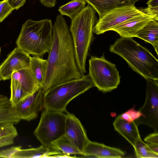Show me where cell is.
I'll return each instance as SVG.
<instances>
[{"mask_svg":"<svg viewBox=\"0 0 158 158\" xmlns=\"http://www.w3.org/2000/svg\"><path fill=\"white\" fill-rule=\"evenodd\" d=\"M44 94L42 88L40 87L13 107L20 120L30 121L37 118L43 107Z\"/></svg>","mask_w":158,"mask_h":158,"instance_id":"10","label":"cell"},{"mask_svg":"<svg viewBox=\"0 0 158 158\" xmlns=\"http://www.w3.org/2000/svg\"><path fill=\"white\" fill-rule=\"evenodd\" d=\"M144 140L149 143L158 144V132H154L149 135L145 138Z\"/></svg>","mask_w":158,"mask_h":158,"instance_id":"32","label":"cell"},{"mask_svg":"<svg viewBox=\"0 0 158 158\" xmlns=\"http://www.w3.org/2000/svg\"><path fill=\"white\" fill-rule=\"evenodd\" d=\"M12 123L0 124V148L13 144L18 135L17 129Z\"/></svg>","mask_w":158,"mask_h":158,"instance_id":"21","label":"cell"},{"mask_svg":"<svg viewBox=\"0 0 158 158\" xmlns=\"http://www.w3.org/2000/svg\"><path fill=\"white\" fill-rule=\"evenodd\" d=\"M14 10L9 4L7 0L0 1V23Z\"/></svg>","mask_w":158,"mask_h":158,"instance_id":"28","label":"cell"},{"mask_svg":"<svg viewBox=\"0 0 158 158\" xmlns=\"http://www.w3.org/2000/svg\"><path fill=\"white\" fill-rule=\"evenodd\" d=\"M144 14L131 3L115 8L99 19L95 24L94 32L102 34L132 18Z\"/></svg>","mask_w":158,"mask_h":158,"instance_id":"9","label":"cell"},{"mask_svg":"<svg viewBox=\"0 0 158 158\" xmlns=\"http://www.w3.org/2000/svg\"><path fill=\"white\" fill-rule=\"evenodd\" d=\"M85 0H72L60 6L58 11L62 15H66L73 20L85 7Z\"/></svg>","mask_w":158,"mask_h":158,"instance_id":"22","label":"cell"},{"mask_svg":"<svg viewBox=\"0 0 158 158\" xmlns=\"http://www.w3.org/2000/svg\"><path fill=\"white\" fill-rule=\"evenodd\" d=\"M52 27L50 19L39 21L28 19L22 25L16 42L17 47L29 55L42 57L50 51Z\"/></svg>","mask_w":158,"mask_h":158,"instance_id":"4","label":"cell"},{"mask_svg":"<svg viewBox=\"0 0 158 158\" xmlns=\"http://www.w3.org/2000/svg\"><path fill=\"white\" fill-rule=\"evenodd\" d=\"M31 56L19 48H15L0 65V73L3 80L11 78L14 71L30 68Z\"/></svg>","mask_w":158,"mask_h":158,"instance_id":"11","label":"cell"},{"mask_svg":"<svg viewBox=\"0 0 158 158\" xmlns=\"http://www.w3.org/2000/svg\"><path fill=\"white\" fill-rule=\"evenodd\" d=\"M3 80V79L1 76V74H0V81H1Z\"/></svg>","mask_w":158,"mask_h":158,"instance_id":"37","label":"cell"},{"mask_svg":"<svg viewBox=\"0 0 158 158\" xmlns=\"http://www.w3.org/2000/svg\"><path fill=\"white\" fill-rule=\"evenodd\" d=\"M0 52H1V48L0 47Z\"/></svg>","mask_w":158,"mask_h":158,"instance_id":"38","label":"cell"},{"mask_svg":"<svg viewBox=\"0 0 158 158\" xmlns=\"http://www.w3.org/2000/svg\"><path fill=\"white\" fill-rule=\"evenodd\" d=\"M85 0L98 13L99 19L115 8L131 3L130 0Z\"/></svg>","mask_w":158,"mask_h":158,"instance_id":"18","label":"cell"},{"mask_svg":"<svg viewBox=\"0 0 158 158\" xmlns=\"http://www.w3.org/2000/svg\"><path fill=\"white\" fill-rule=\"evenodd\" d=\"M21 148L20 146H13L0 151V158H11L13 154Z\"/></svg>","mask_w":158,"mask_h":158,"instance_id":"30","label":"cell"},{"mask_svg":"<svg viewBox=\"0 0 158 158\" xmlns=\"http://www.w3.org/2000/svg\"><path fill=\"white\" fill-rule=\"evenodd\" d=\"M89 62V75L95 87L104 93L117 87L120 76L114 64L106 60L104 55L92 56Z\"/></svg>","mask_w":158,"mask_h":158,"instance_id":"6","label":"cell"},{"mask_svg":"<svg viewBox=\"0 0 158 158\" xmlns=\"http://www.w3.org/2000/svg\"><path fill=\"white\" fill-rule=\"evenodd\" d=\"M47 61L44 93L56 85L82 76L76 64L69 27L61 15L56 16L53 26L52 42Z\"/></svg>","mask_w":158,"mask_h":158,"instance_id":"1","label":"cell"},{"mask_svg":"<svg viewBox=\"0 0 158 158\" xmlns=\"http://www.w3.org/2000/svg\"><path fill=\"white\" fill-rule=\"evenodd\" d=\"M109 50L122 57L134 71L145 79L158 80L157 59L132 38L117 39L110 45Z\"/></svg>","mask_w":158,"mask_h":158,"instance_id":"2","label":"cell"},{"mask_svg":"<svg viewBox=\"0 0 158 158\" xmlns=\"http://www.w3.org/2000/svg\"><path fill=\"white\" fill-rule=\"evenodd\" d=\"M96 12L88 5L71 20L69 29L73 42L76 64L82 75L86 72V60L93 38L94 28L98 20Z\"/></svg>","mask_w":158,"mask_h":158,"instance_id":"3","label":"cell"},{"mask_svg":"<svg viewBox=\"0 0 158 158\" xmlns=\"http://www.w3.org/2000/svg\"><path fill=\"white\" fill-rule=\"evenodd\" d=\"M151 44L158 55V21L151 20L140 30L135 35Z\"/></svg>","mask_w":158,"mask_h":158,"instance_id":"17","label":"cell"},{"mask_svg":"<svg viewBox=\"0 0 158 158\" xmlns=\"http://www.w3.org/2000/svg\"><path fill=\"white\" fill-rule=\"evenodd\" d=\"M20 121L11 106L9 99L0 94V124L12 123L16 124Z\"/></svg>","mask_w":158,"mask_h":158,"instance_id":"19","label":"cell"},{"mask_svg":"<svg viewBox=\"0 0 158 158\" xmlns=\"http://www.w3.org/2000/svg\"><path fill=\"white\" fill-rule=\"evenodd\" d=\"M140 0H131V3L132 4L134 5L135 3L138 1Z\"/></svg>","mask_w":158,"mask_h":158,"instance_id":"36","label":"cell"},{"mask_svg":"<svg viewBox=\"0 0 158 158\" xmlns=\"http://www.w3.org/2000/svg\"><path fill=\"white\" fill-rule=\"evenodd\" d=\"M50 151V148L42 145L37 148H21L13 154L11 158L43 157L53 153Z\"/></svg>","mask_w":158,"mask_h":158,"instance_id":"23","label":"cell"},{"mask_svg":"<svg viewBox=\"0 0 158 158\" xmlns=\"http://www.w3.org/2000/svg\"><path fill=\"white\" fill-rule=\"evenodd\" d=\"M26 0H7L11 7L14 9L17 10L23 6Z\"/></svg>","mask_w":158,"mask_h":158,"instance_id":"31","label":"cell"},{"mask_svg":"<svg viewBox=\"0 0 158 158\" xmlns=\"http://www.w3.org/2000/svg\"><path fill=\"white\" fill-rule=\"evenodd\" d=\"M133 147L137 158H158V154L153 152L148 144L145 143L142 140L140 136L137 139Z\"/></svg>","mask_w":158,"mask_h":158,"instance_id":"26","label":"cell"},{"mask_svg":"<svg viewBox=\"0 0 158 158\" xmlns=\"http://www.w3.org/2000/svg\"><path fill=\"white\" fill-rule=\"evenodd\" d=\"M125 153L119 149L89 140L83 152L85 156L97 158H122Z\"/></svg>","mask_w":158,"mask_h":158,"instance_id":"14","label":"cell"},{"mask_svg":"<svg viewBox=\"0 0 158 158\" xmlns=\"http://www.w3.org/2000/svg\"><path fill=\"white\" fill-rule=\"evenodd\" d=\"M139 9L145 15L152 17L154 20L158 21V6H148Z\"/></svg>","mask_w":158,"mask_h":158,"instance_id":"29","label":"cell"},{"mask_svg":"<svg viewBox=\"0 0 158 158\" xmlns=\"http://www.w3.org/2000/svg\"><path fill=\"white\" fill-rule=\"evenodd\" d=\"M52 148L62 151L67 155L81 154L82 153L64 135L53 143Z\"/></svg>","mask_w":158,"mask_h":158,"instance_id":"24","label":"cell"},{"mask_svg":"<svg viewBox=\"0 0 158 158\" xmlns=\"http://www.w3.org/2000/svg\"><path fill=\"white\" fill-rule=\"evenodd\" d=\"M153 18L145 14L130 18L112 29L121 37L133 38Z\"/></svg>","mask_w":158,"mask_h":158,"instance_id":"13","label":"cell"},{"mask_svg":"<svg viewBox=\"0 0 158 158\" xmlns=\"http://www.w3.org/2000/svg\"><path fill=\"white\" fill-rule=\"evenodd\" d=\"M148 145L153 152L158 154V144L149 143Z\"/></svg>","mask_w":158,"mask_h":158,"instance_id":"34","label":"cell"},{"mask_svg":"<svg viewBox=\"0 0 158 158\" xmlns=\"http://www.w3.org/2000/svg\"><path fill=\"white\" fill-rule=\"evenodd\" d=\"M94 87L89 74L58 84L44 93L43 107L45 109L66 112L70 102Z\"/></svg>","mask_w":158,"mask_h":158,"instance_id":"5","label":"cell"},{"mask_svg":"<svg viewBox=\"0 0 158 158\" xmlns=\"http://www.w3.org/2000/svg\"><path fill=\"white\" fill-rule=\"evenodd\" d=\"M120 115L122 118L129 123L135 121L141 117H143V114L139 110H135L134 107Z\"/></svg>","mask_w":158,"mask_h":158,"instance_id":"27","label":"cell"},{"mask_svg":"<svg viewBox=\"0 0 158 158\" xmlns=\"http://www.w3.org/2000/svg\"><path fill=\"white\" fill-rule=\"evenodd\" d=\"M11 79L18 81L28 94H32L40 87L30 68L14 71Z\"/></svg>","mask_w":158,"mask_h":158,"instance_id":"16","label":"cell"},{"mask_svg":"<svg viewBox=\"0 0 158 158\" xmlns=\"http://www.w3.org/2000/svg\"><path fill=\"white\" fill-rule=\"evenodd\" d=\"M11 80V94L9 100L12 106L14 107L29 94L24 90L18 81L13 79Z\"/></svg>","mask_w":158,"mask_h":158,"instance_id":"25","label":"cell"},{"mask_svg":"<svg viewBox=\"0 0 158 158\" xmlns=\"http://www.w3.org/2000/svg\"><path fill=\"white\" fill-rule=\"evenodd\" d=\"M47 61L41 57H31L30 68L40 87H43L45 78Z\"/></svg>","mask_w":158,"mask_h":158,"instance_id":"20","label":"cell"},{"mask_svg":"<svg viewBox=\"0 0 158 158\" xmlns=\"http://www.w3.org/2000/svg\"><path fill=\"white\" fill-rule=\"evenodd\" d=\"M66 113L65 135L82 153L89 140L81 122L73 114Z\"/></svg>","mask_w":158,"mask_h":158,"instance_id":"12","label":"cell"},{"mask_svg":"<svg viewBox=\"0 0 158 158\" xmlns=\"http://www.w3.org/2000/svg\"><path fill=\"white\" fill-rule=\"evenodd\" d=\"M66 114L45 109L34 134L42 145L51 148L52 143L65 134Z\"/></svg>","mask_w":158,"mask_h":158,"instance_id":"7","label":"cell"},{"mask_svg":"<svg viewBox=\"0 0 158 158\" xmlns=\"http://www.w3.org/2000/svg\"><path fill=\"white\" fill-rule=\"evenodd\" d=\"M147 81L146 97L143 106L139 111L143 115L135 122L137 125L144 124L158 132V81L150 78Z\"/></svg>","mask_w":158,"mask_h":158,"instance_id":"8","label":"cell"},{"mask_svg":"<svg viewBox=\"0 0 158 158\" xmlns=\"http://www.w3.org/2000/svg\"><path fill=\"white\" fill-rule=\"evenodd\" d=\"M43 6L48 7L55 6L56 2V0H39Z\"/></svg>","mask_w":158,"mask_h":158,"instance_id":"33","label":"cell"},{"mask_svg":"<svg viewBox=\"0 0 158 158\" xmlns=\"http://www.w3.org/2000/svg\"></svg>","mask_w":158,"mask_h":158,"instance_id":"39","label":"cell"},{"mask_svg":"<svg viewBox=\"0 0 158 158\" xmlns=\"http://www.w3.org/2000/svg\"><path fill=\"white\" fill-rule=\"evenodd\" d=\"M114 129L133 146L140 136L138 125L135 121L129 123L118 115L113 123Z\"/></svg>","mask_w":158,"mask_h":158,"instance_id":"15","label":"cell"},{"mask_svg":"<svg viewBox=\"0 0 158 158\" xmlns=\"http://www.w3.org/2000/svg\"><path fill=\"white\" fill-rule=\"evenodd\" d=\"M147 4L148 6H158V0H148Z\"/></svg>","mask_w":158,"mask_h":158,"instance_id":"35","label":"cell"}]
</instances>
